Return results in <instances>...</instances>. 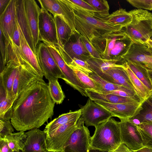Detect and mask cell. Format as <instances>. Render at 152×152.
<instances>
[{
    "label": "cell",
    "instance_id": "obj_1",
    "mask_svg": "<svg viewBox=\"0 0 152 152\" xmlns=\"http://www.w3.org/2000/svg\"><path fill=\"white\" fill-rule=\"evenodd\" d=\"M55 104L48 84L37 77L18 95L12 106V124L19 131L38 128L52 118Z\"/></svg>",
    "mask_w": 152,
    "mask_h": 152
},
{
    "label": "cell",
    "instance_id": "obj_2",
    "mask_svg": "<svg viewBox=\"0 0 152 152\" xmlns=\"http://www.w3.org/2000/svg\"><path fill=\"white\" fill-rule=\"evenodd\" d=\"M132 42L123 29L95 38L91 42L102 59L119 61L122 56L127 52Z\"/></svg>",
    "mask_w": 152,
    "mask_h": 152
},
{
    "label": "cell",
    "instance_id": "obj_3",
    "mask_svg": "<svg viewBox=\"0 0 152 152\" xmlns=\"http://www.w3.org/2000/svg\"><path fill=\"white\" fill-rule=\"evenodd\" d=\"M95 128L91 138V148L113 152L121 144L119 122L114 118H111Z\"/></svg>",
    "mask_w": 152,
    "mask_h": 152
},
{
    "label": "cell",
    "instance_id": "obj_4",
    "mask_svg": "<svg viewBox=\"0 0 152 152\" xmlns=\"http://www.w3.org/2000/svg\"><path fill=\"white\" fill-rule=\"evenodd\" d=\"M129 12L132 20L124 30L133 42L146 43L152 35V13L138 9Z\"/></svg>",
    "mask_w": 152,
    "mask_h": 152
},
{
    "label": "cell",
    "instance_id": "obj_5",
    "mask_svg": "<svg viewBox=\"0 0 152 152\" xmlns=\"http://www.w3.org/2000/svg\"><path fill=\"white\" fill-rule=\"evenodd\" d=\"M75 31L91 42L105 34L121 31V27L109 25L94 17L83 15L74 10Z\"/></svg>",
    "mask_w": 152,
    "mask_h": 152
},
{
    "label": "cell",
    "instance_id": "obj_6",
    "mask_svg": "<svg viewBox=\"0 0 152 152\" xmlns=\"http://www.w3.org/2000/svg\"><path fill=\"white\" fill-rule=\"evenodd\" d=\"M81 36L73 33L62 48L58 49L63 58L69 65L74 58L87 61L92 57L83 43Z\"/></svg>",
    "mask_w": 152,
    "mask_h": 152
},
{
    "label": "cell",
    "instance_id": "obj_7",
    "mask_svg": "<svg viewBox=\"0 0 152 152\" xmlns=\"http://www.w3.org/2000/svg\"><path fill=\"white\" fill-rule=\"evenodd\" d=\"M80 117L61 126L52 136L46 137L48 151L64 152L71 136L77 127Z\"/></svg>",
    "mask_w": 152,
    "mask_h": 152
},
{
    "label": "cell",
    "instance_id": "obj_8",
    "mask_svg": "<svg viewBox=\"0 0 152 152\" xmlns=\"http://www.w3.org/2000/svg\"><path fill=\"white\" fill-rule=\"evenodd\" d=\"M37 56L39 65L48 80L53 78H61L64 81L65 77L43 42L39 44L37 48Z\"/></svg>",
    "mask_w": 152,
    "mask_h": 152
},
{
    "label": "cell",
    "instance_id": "obj_9",
    "mask_svg": "<svg viewBox=\"0 0 152 152\" xmlns=\"http://www.w3.org/2000/svg\"><path fill=\"white\" fill-rule=\"evenodd\" d=\"M80 109V118L87 127L90 126L95 127L113 117L109 111L90 98Z\"/></svg>",
    "mask_w": 152,
    "mask_h": 152
},
{
    "label": "cell",
    "instance_id": "obj_10",
    "mask_svg": "<svg viewBox=\"0 0 152 152\" xmlns=\"http://www.w3.org/2000/svg\"><path fill=\"white\" fill-rule=\"evenodd\" d=\"M80 117L77 128L71 136L64 152H89L91 137L88 127Z\"/></svg>",
    "mask_w": 152,
    "mask_h": 152
},
{
    "label": "cell",
    "instance_id": "obj_11",
    "mask_svg": "<svg viewBox=\"0 0 152 152\" xmlns=\"http://www.w3.org/2000/svg\"><path fill=\"white\" fill-rule=\"evenodd\" d=\"M47 46L58 66L65 77V82L77 90L83 96L88 97L86 89L77 78L73 70L66 63L58 48L53 44L43 42Z\"/></svg>",
    "mask_w": 152,
    "mask_h": 152
},
{
    "label": "cell",
    "instance_id": "obj_12",
    "mask_svg": "<svg viewBox=\"0 0 152 152\" xmlns=\"http://www.w3.org/2000/svg\"><path fill=\"white\" fill-rule=\"evenodd\" d=\"M39 40L58 45L56 22L54 18L48 12L41 8L39 16Z\"/></svg>",
    "mask_w": 152,
    "mask_h": 152
},
{
    "label": "cell",
    "instance_id": "obj_13",
    "mask_svg": "<svg viewBox=\"0 0 152 152\" xmlns=\"http://www.w3.org/2000/svg\"><path fill=\"white\" fill-rule=\"evenodd\" d=\"M38 1L41 8L50 12L53 16H60L74 32L76 31L74 10L65 0H38Z\"/></svg>",
    "mask_w": 152,
    "mask_h": 152
},
{
    "label": "cell",
    "instance_id": "obj_14",
    "mask_svg": "<svg viewBox=\"0 0 152 152\" xmlns=\"http://www.w3.org/2000/svg\"><path fill=\"white\" fill-rule=\"evenodd\" d=\"M113 115L121 120H128L139 113L142 109L144 102L137 103H112L103 101H94Z\"/></svg>",
    "mask_w": 152,
    "mask_h": 152
},
{
    "label": "cell",
    "instance_id": "obj_15",
    "mask_svg": "<svg viewBox=\"0 0 152 152\" xmlns=\"http://www.w3.org/2000/svg\"><path fill=\"white\" fill-rule=\"evenodd\" d=\"M121 144L126 145L132 150L139 149L144 147L137 125L128 120H121L119 122Z\"/></svg>",
    "mask_w": 152,
    "mask_h": 152
},
{
    "label": "cell",
    "instance_id": "obj_16",
    "mask_svg": "<svg viewBox=\"0 0 152 152\" xmlns=\"http://www.w3.org/2000/svg\"><path fill=\"white\" fill-rule=\"evenodd\" d=\"M127 61L143 65L152 64V48L146 43L132 42L127 52L121 58V62Z\"/></svg>",
    "mask_w": 152,
    "mask_h": 152
},
{
    "label": "cell",
    "instance_id": "obj_17",
    "mask_svg": "<svg viewBox=\"0 0 152 152\" xmlns=\"http://www.w3.org/2000/svg\"><path fill=\"white\" fill-rule=\"evenodd\" d=\"M16 1V0H11L7 7L0 15V29L9 41L12 39L17 26Z\"/></svg>",
    "mask_w": 152,
    "mask_h": 152
},
{
    "label": "cell",
    "instance_id": "obj_18",
    "mask_svg": "<svg viewBox=\"0 0 152 152\" xmlns=\"http://www.w3.org/2000/svg\"><path fill=\"white\" fill-rule=\"evenodd\" d=\"M26 138L22 152H47L46 134L38 128L25 133Z\"/></svg>",
    "mask_w": 152,
    "mask_h": 152
},
{
    "label": "cell",
    "instance_id": "obj_19",
    "mask_svg": "<svg viewBox=\"0 0 152 152\" xmlns=\"http://www.w3.org/2000/svg\"><path fill=\"white\" fill-rule=\"evenodd\" d=\"M24 6L27 20L32 33L36 48L39 40V16L41 9L34 0H24Z\"/></svg>",
    "mask_w": 152,
    "mask_h": 152
},
{
    "label": "cell",
    "instance_id": "obj_20",
    "mask_svg": "<svg viewBox=\"0 0 152 152\" xmlns=\"http://www.w3.org/2000/svg\"><path fill=\"white\" fill-rule=\"evenodd\" d=\"M38 77H40L30 66L21 64L18 69L12 86L13 97L16 98L18 95L26 86L33 80Z\"/></svg>",
    "mask_w": 152,
    "mask_h": 152
},
{
    "label": "cell",
    "instance_id": "obj_21",
    "mask_svg": "<svg viewBox=\"0 0 152 152\" xmlns=\"http://www.w3.org/2000/svg\"><path fill=\"white\" fill-rule=\"evenodd\" d=\"M21 64L14 60L8 61L3 70L0 72V85L6 92L9 99H15L12 94V86L18 69Z\"/></svg>",
    "mask_w": 152,
    "mask_h": 152
},
{
    "label": "cell",
    "instance_id": "obj_22",
    "mask_svg": "<svg viewBox=\"0 0 152 152\" xmlns=\"http://www.w3.org/2000/svg\"><path fill=\"white\" fill-rule=\"evenodd\" d=\"M16 8L18 24L30 47L37 56V48L34 44L32 33L25 13L24 0H16Z\"/></svg>",
    "mask_w": 152,
    "mask_h": 152
},
{
    "label": "cell",
    "instance_id": "obj_23",
    "mask_svg": "<svg viewBox=\"0 0 152 152\" xmlns=\"http://www.w3.org/2000/svg\"><path fill=\"white\" fill-rule=\"evenodd\" d=\"M99 76L109 82L124 86L135 92L128 75L122 64L109 69Z\"/></svg>",
    "mask_w": 152,
    "mask_h": 152
},
{
    "label": "cell",
    "instance_id": "obj_24",
    "mask_svg": "<svg viewBox=\"0 0 152 152\" xmlns=\"http://www.w3.org/2000/svg\"><path fill=\"white\" fill-rule=\"evenodd\" d=\"M86 92L88 97L94 101H103L112 103H137L141 102L133 98L113 94H103L88 89H86Z\"/></svg>",
    "mask_w": 152,
    "mask_h": 152
},
{
    "label": "cell",
    "instance_id": "obj_25",
    "mask_svg": "<svg viewBox=\"0 0 152 152\" xmlns=\"http://www.w3.org/2000/svg\"><path fill=\"white\" fill-rule=\"evenodd\" d=\"M122 64L126 72L137 96L141 102H144L152 96V91L148 89L136 76L127 63Z\"/></svg>",
    "mask_w": 152,
    "mask_h": 152
},
{
    "label": "cell",
    "instance_id": "obj_26",
    "mask_svg": "<svg viewBox=\"0 0 152 152\" xmlns=\"http://www.w3.org/2000/svg\"><path fill=\"white\" fill-rule=\"evenodd\" d=\"M17 23L20 32L21 48L24 58L34 71L40 78H43L44 74L39 65L37 56L26 41L17 21Z\"/></svg>",
    "mask_w": 152,
    "mask_h": 152
},
{
    "label": "cell",
    "instance_id": "obj_27",
    "mask_svg": "<svg viewBox=\"0 0 152 152\" xmlns=\"http://www.w3.org/2000/svg\"><path fill=\"white\" fill-rule=\"evenodd\" d=\"M81 116V109L59 115L46 125L44 130L46 134V137L52 135L61 126Z\"/></svg>",
    "mask_w": 152,
    "mask_h": 152
},
{
    "label": "cell",
    "instance_id": "obj_28",
    "mask_svg": "<svg viewBox=\"0 0 152 152\" xmlns=\"http://www.w3.org/2000/svg\"><path fill=\"white\" fill-rule=\"evenodd\" d=\"M56 28L58 41V49L62 48L74 32L69 26L59 16H53Z\"/></svg>",
    "mask_w": 152,
    "mask_h": 152
},
{
    "label": "cell",
    "instance_id": "obj_29",
    "mask_svg": "<svg viewBox=\"0 0 152 152\" xmlns=\"http://www.w3.org/2000/svg\"><path fill=\"white\" fill-rule=\"evenodd\" d=\"M132 19L129 12L126 11L125 9L120 8L110 14L104 22L123 29L130 23Z\"/></svg>",
    "mask_w": 152,
    "mask_h": 152
},
{
    "label": "cell",
    "instance_id": "obj_30",
    "mask_svg": "<svg viewBox=\"0 0 152 152\" xmlns=\"http://www.w3.org/2000/svg\"><path fill=\"white\" fill-rule=\"evenodd\" d=\"M89 68L99 75L109 69L120 65L117 60L92 58L87 61Z\"/></svg>",
    "mask_w": 152,
    "mask_h": 152
},
{
    "label": "cell",
    "instance_id": "obj_31",
    "mask_svg": "<svg viewBox=\"0 0 152 152\" xmlns=\"http://www.w3.org/2000/svg\"><path fill=\"white\" fill-rule=\"evenodd\" d=\"M0 85V120L10 121L12 106L15 99H8L5 90Z\"/></svg>",
    "mask_w": 152,
    "mask_h": 152
},
{
    "label": "cell",
    "instance_id": "obj_32",
    "mask_svg": "<svg viewBox=\"0 0 152 152\" xmlns=\"http://www.w3.org/2000/svg\"><path fill=\"white\" fill-rule=\"evenodd\" d=\"M26 138V135L24 132L19 131L12 133L1 138L7 142L13 151H21L22 152Z\"/></svg>",
    "mask_w": 152,
    "mask_h": 152
},
{
    "label": "cell",
    "instance_id": "obj_33",
    "mask_svg": "<svg viewBox=\"0 0 152 152\" xmlns=\"http://www.w3.org/2000/svg\"><path fill=\"white\" fill-rule=\"evenodd\" d=\"M92 72L89 73L88 75L99 84L102 90L101 91H109L120 90L124 91L137 96L134 92L124 86L109 82L104 79L95 72Z\"/></svg>",
    "mask_w": 152,
    "mask_h": 152
},
{
    "label": "cell",
    "instance_id": "obj_34",
    "mask_svg": "<svg viewBox=\"0 0 152 152\" xmlns=\"http://www.w3.org/2000/svg\"><path fill=\"white\" fill-rule=\"evenodd\" d=\"M73 10L78 13L89 16L94 17L96 10L91 5L82 0H65Z\"/></svg>",
    "mask_w": 152,
    "mask_h": 152
},
{
    "label": "cell",
    "instance_id": "obj_35",
    "mask_svg": "<svg viewBox=\"0 0 152 152\" xmlns=\"http://www.w3.org/2000/svg\"><path fill=\"white\" fill-rule=\"evenodd\" d=\"M92 6L96 10L94 18L105 22L110 15L109 6L107 1L105 0H85Z\"/></svg>",
    "mask_w": 152,
    "mask_h": 152
},
{
    "label": "cell",
    "instance_id": "obj_36",
    "mask_svg": "<svg viewBox=\"0 0 152 152\" xmlns=\"http://www.w3.org/2000/svg\"><path fill=\"white\" fill-rule=\"evenodd\" d=\"M125 62L136 76L148 89L152 91V86L148 76L145 66L136 62L130 61Z\"/></svg>",
    "mask_w": 152,
    "mask_h": 152
},
{
    "label": "cell",
    "instance_id": "obj_37",
    "mask_svg": "<svg viewBox=\"0 0 152 152\" xmlns=\"http://www.w3.org/2000/svg\"><path fill=\"white\" fill-rule=\"evenodd\" d=\"M58 78H53L48 80L49 92L53 100L57 104H61L65 96L62 91Z\"/></svg>",
    "mask_w": 152,
    "mask_h": 152
},
{
    "label": "cell",
    "instance_id": "obj_38",
    "mask_svg": "<svg viewBox=\"0 0 152 152\" xmlns=\"http://www.w3.org/2000/svg\"><path fill=\"white\" fill-rule=\"evenodd\" d=\"M76 77L86 89H88L98 91H101L99 84L83 72L74 68H71Z\"/></svg>",
    "mask_w": 152,
    "mask_h": 152
},
{
    "label": "cell",
    "instance_id": "obj_39",
    "mask_svg": "<svg viewBox=\"0 0 152 152\" xmlns=\"http://www.w3.org/2000/svg\"><path fill=\"white\" fill-rule=\"evenodd\" d=\"M137 127L143 145L152 149V122L141 123Z\"/></svg>",
    "mask_w": 152,
    "mask_h": 152
},
{
    "label": "cell",
    "instance_id": "obj_40",
    "mask_svg": "<svg viewBox=\"0 0 152 152\" xmlns=\"http://www.w3.org/2000/svg\"><path fill=\"white\" fill-rule=\"evenodd\" d=\"M142 107L139 113L132 118L137 119L140 124L152 122V96L143 103Z\"/></svg>",
    "mask_w": 152,
    "mask_h": 152
},
{
    "label": "cell",
    "instance_id": "obj_41",
    "mask_svg": "<svg viewBox=\"0 0 152 152\" xmlns=\"http://www.w3.org/2000/svg\"><path fill=\"white\" fill-rule=\"evenodd\" d=\"M0 48L1 50L0 72L6 65L7 60V47L9 41L0 30Z\"/></svg>",
    "mask_w": 152,
    "mask_h": 152
},
{
    "label": "cell",
    "instance_id": "obj_42",
    "mask_svg": "<svg viewBox=\"0 0 152 152\" xmlns=\"http://www.w3.org/2000/svg\"><path fill=\"white\" fill-rule=\"evenodd\" d=\"M68 66L70 68H74L79 69L88 75L93 72L89 68L88 64L87 61L76 58H74Z\"/></svg>",
    "mask_w": 152,
    "mask_h": 152
},
{
    "label": "cell",
    "instance_id": "obj_43",
    "mask_svg": "<svg viewBox=\"0 0 152 152\" xmlns=\"http://www.w3.org/2000/svg\"><path fill=\"white\" fill-rule=\"evenodd\" d=\"M133 7L138 9L152 10V0H127Z\"/></svg>",
    "mask_w": 152,
    "mask_h": 152
},
{
    "label": "cell",
    "instance_id": "obj_44",
    "mask_svg": "<svg viewBox=\"0 0 152 152\" xmlns=\"http://www.w3.org/2000/svg\"><path fill=\"white\" fill-rule=\"evenodd\" d=\"M13 127L11 121L0 120V137L4 138L13 133Z\"/></svg>",
    "mask_w": 152,
    "mask_h": 152
},
{
    "label": "cell",
    "instance_id": "obj_45",
    "mask_svg": "<svg viewBox=\"0 0 152 152\" xmlns=\"http://www.w3.org/2000/svg\"><path fill=\"white\" fill-rule=\"evenodd\" d=\"M81 37L86 49L92 58H102L99 52L92 43L84 37L81 36Z\"/></svg>",
    "mask_w": 152,
    "mask_h": 152
},
{
    "label": "cell",
    "instance_id": "obj_46",
    "mask_svg": "<svg viewBox=\"0 0 152 152\" xmlns=\"http://www.w3.org/2000/svg\"><path fill=\"white\" fill-rule=\"evenodd\" d=\"M98 91L103 94H114L121 96L133 98L140 100L137 96L122 90H118L109 91Z\"/></svg>",
    "mask_w": 152,
    "mask_h": 152
},
{
    "label": "cell",
    "instance_id": "obj_47",
    "mask_svg": "<svg viewBox=\"0 0 152 152\" xmlns=\"http://www.w3.org/2000/svg\"><path fill=\"white\" fill-rule=\"evenodd\" d=\"M11 40L16 46L21 48L20 32L18 24L14 31Z\"/></svg>",
    "mask_w": 152,
    "mask_h": 152
},
{
    "label": "cell",
    "instance_id": "obj_48",
    "mask_svg": "<svg viewBox=\"0 0 152 152\" xmlns=\"http://www.w3.org/2000/svg\"><path fill=\"white\" fill-rule=\"evenodd\" d=\"M0 152H13L7 142L1 138H0Z\"/></svg>",
    "mask_w": 152,
    "mask_h": 152
},
{
    "label": "cell",
    "instance_id": "obj_49",
    "mask_svg": "<svg viewBox=\"0 0 152 152\" xmlns=\"http://www.w3.org/2000/svg\"><path fill=\"white\" fill-rule=\"evenodd\" d=\"M112 152H132L131 149L128 148L126 145L121 144L115 151Z\"/></svg>",
    "mask_w": 152,
    "mask_h": 152
},
{
    "label": "cell",
    "instance_id": "obj_50",
    "mask_svg": "<svg viewBox=\"0 0 152 152\" xmlns=\"http://www.w3.org/2000/svg\"><path fill=\"white\" fill-rule=\"evenodd\" d=\"M11 0H0V15L4 12Z\"/></svg>",
    "mask_w": 152,
    "mask_h": 152
},
{
    "label": "cell",
    "instance_id": "obj_51",
    "mask_svg": "<svg viewBox=\"0 0 152 152\" xmlns=\"http://www.w3.org/2000/svg\"><path fill=\"white\" fill-rule=\"evenodd\" d=\"M131 150L132 152H152V149L146 147H144L138 150L131 149Z\"/></svg>",
    "mask_w": 152,
    "mask_h": 152
},
{
    "label": "cell",
    "instance_id": "obj_52",
    "mask_svg": "<svg viewBox=\"0 0 152 152\" xmlns=\"http://www.w3.org/2000/svg\"><path fill=\"white\" fill-rule=\"evenodd\" d=\"M145 67L148 76L152 86V69L147 67L146 66Z\"/></svg>",
    "mask_w": 152,
    "mask_h": 152
},
{
    "label": "cell",
    "instance_id": "obj_53",
    "mask_svg": "<svg viewBox=\"0 0 152 152\" xmlns=\"http://www.w3.org/2000/svg\"><path fill=\"white\" fill-rule=\"evenodd\" d=\"M89 152H112L108 151L100 150L98 149L93 148H90Z\"/></svg>",
    "mask_w": 152,
    "mask_h": 152
},
{
    "label": "cell",
    "instance_id": "obj_54",
    "mask_svg": "<svg viewBox=\"0 0 152 152\" xmlns=\"http://www.w3.org/2000/svg\"><path fill=\"white\" fill-rule=\"evenodd\" d=\"M147 45L152 48V41L149 39L146 43Z\"/></svg>",
    "mask_w": 152,
    "mask_h": 152
},
{
    "label": "cell",
    "instance_id": "obj_55",
    "mask_svg": "<svg viewBox=\"0 0 152 152\" xmlns=\"http://www.w3.org/2000/svg\"><path fill=\"white\" fill-rule=\"evenodd\" d=\"M144 65L147 67L152 69V64H148Z\"/></svg>",
    "mask_w": 152,
    "mask_h": 152
},
{
    "label": "cell",
    "instance_id": "obj_56",
    "mask_svg": "<svg viewBox=\"0 0 152 152\" xmlns=\"http://www.w3.org/2000/svg\"><path fill=\"white\" fill-rule=\"evenodd\" d=\"M151 41H152V35L151 36V37L149 39Z\"/></svg>",
    "mask_w": 152,
    "mask_h": 152
},
{
    "label": "cell",
    "instance_id": "obj_57",
    "mask_svg": "<svg viewBox=\"0 0 152 152\" xmlns=\"http://www.w3.org/2000/svg\"><path fill=\"white\" fill-rule=\"evenodd\" d=\"M13 152H22L21 151H14Z\"/></svg>",
    "mask_w": 152,
    "mask_h": 152
},
{
    "label": "cell",
    "instance_id": "obj_58",
    "mask_svg": "<svg viewBox=\"0 0 152 152\" xmlns=\"http://www.w3.org/2000/svg\"><path fill=\"white\" fill-rule=\"evenodd\" d=\"M47 152H49V151H47Z\"/></svg>",
    "mask_w": 152,
    "mask_h": 152
}]
</instances>
